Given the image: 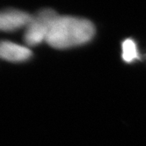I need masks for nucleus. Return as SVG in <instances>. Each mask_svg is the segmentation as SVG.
I'll list each match as a JSON object with an SVG mask.
<instances>
[{
  "instance_id": "1",
  "label": "nucleus",
  "mask_w": 146,
  "mask_h": 146,
  "mask_svg": "<svg viewBox=\"0 0 146 146\" xmlns=\"http://www.w3.org/2000/svg\"><path fill=\"white\" fill-rule=\"evenodd\" d=\"M94 34L95 27L88 19L58 16L46 41L55 48L64 49L87 43Z\"/></svg>"
},
{
  "instance_id": "2",
  "label": "nucleus",
  "mask_w": 146,
  "mask_h": 146,
  "mask_svg": "<svg viewBox=\"0 0 146 146\" xmlns=\"http://www.w3.org/2000/svg\"><path fill=\"white\" fill-rule=\"evenodd\" d=\"M58 16L54 10L51 9L41 10L36 15L33 16L26 27L24 35L26 43L30 46H35L46 40Z\"/></svg>"
},
{
  "instance_id": "3",
  "label": "nucleus",
  "mask_w": 146,
  "mask_h": 146,
  "mask_svg": "<svg viewBox=\"0 0 146 146\" xmlns=\"http://www.w3.org/2000/svg\"><path fill=\"white\" fill-rule=\"evenodd\" d=\"M32 17V15L19 10H5L0 15V28L5 32H11L21 27H27Z\"/></svg>"
},
{
  "instance_id": "4",
  "label": "nucleus",
  "mask_w": 146,
  "mask_h": 146,
  "mask_svg": "<svg viewBox=\"0 0 146 146\" xmlns=\"http://www.w3.org/2000/svg\"><path fill=\"white\" fill-rule=\"evenodd\" d=\"M0 55L5 60L11 62H22L29 59L32 51L28 48L20 46L11 41H2L0 46Z\"/></svg>"
},
{
  "instance_id": "5",
  "label": "nucleus",
  "mask_w": 146,
  "mask_h": 146,
  "mask_svg": "<svg viewBox=\"0 0 146 146\" xmlns=\"http://www.w3.org/2000/svg\"><path fill=\"white\" fill-rule=\"evenodd\" d=\"M122 58L125 62H130L137 58V46L132 40H125L122 43Z\"/></svg>"
}]
</instances>
